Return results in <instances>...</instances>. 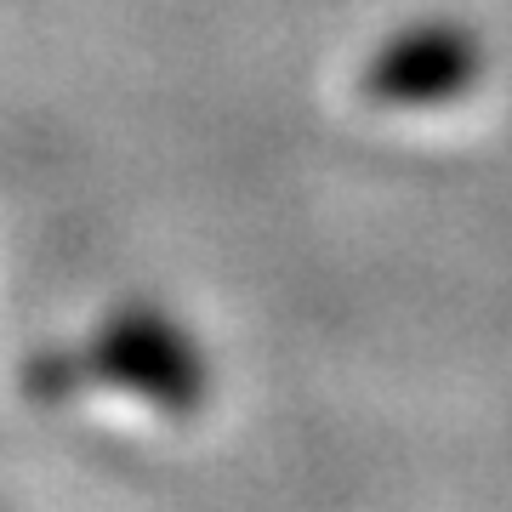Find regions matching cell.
Segmentation results:
<instances>
[{
	"label": "cell",
	"instance_id": "cell-1",
	"mask_svg": "<svg viewBox=\"0 0 512 512\" xmlns=\"http://www.w3.org/2000/svg\"><path fill=\"white\" fill-rule=\"evenodd\" d=\"M18 382L35 404H69L92 387H114L165 416H200L211 404V359L165 308L126 302L92 330V342L29 353Z\"/></svg>",
	"mask_w": 512,
	"mask_h": 512
},
{
	"label": "cell",
	"instance_id": "cell-2",
	"mask_svg": "<svg viewBox=\"0 0 512 512\" xmlns=\"http://www.w3.org/2000/svg\"><path fill=\"white\" fill-rule=\"evenodd\" d=\"M484 40L456 18H427L387 35L359 69V92L376 109H450L484 80Z\"/></svg>",
	"mask_w": 512,
	"mask_h": 512
}]
</instances>
